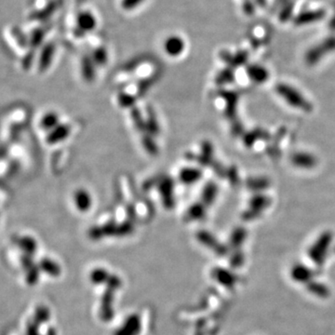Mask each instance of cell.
<instances>
[{
    "label": "cell",
    "instance_id": "obj_1",
    "mask_svg": "<svg viewBox=\"0 0 335 335\" xmlns=\"http://www.w3.org/2000/svg\"><path fill=\"white\" fill-rule=\"evenodd\" d=\"M333 236L330 232H326L320 236L318 240L312 245L309 249V257L317 265H322L327 256L328 249L332 243Z\"/></svg>",
    "mask_w": 335,
    "mask_h": 335
},
{
    "label": "cell",
    "instance_id": "obj_2",
    "mask_svg": "<svg viewBox=\"0 0 335 335\" xmlns=\"http://www.w3.org/2000/svg\"><path fill=\"white\" fill-rule=\"evenodd\" d=\"M278 93L281 95V98L287 101L290 106L298 109H310L309 102L294 88L287 85H280L278 87Z\"/></svg>",
    "mask_w": 335,
    "mask_h": 335
},
{
    "label": "cell",
    "instance_id": "obj_3",
    "mask_svg": "<svg viewBox=\"0 0 335 335\" xmlns=\"http://www.w3.org/2000/svg\"><path fill=\"white\" fill-rule=\"evenodd\" d=\"M158 191L161 195L164 207L168 210H171L174 206V198H173V188L174 183L171 178L165 177L159 181Z\"/></svg>",
    "mask_w": 335,
    "mask_h": 335
},
{
    "label": "cell",
    "instance_id": "obj_4",
    "mask_svg": "<svg viewBox=\"0 0 335 335\" xmlns=\"http://www.w3.org/2000/svg\"><path fill=\"white\" fill-rule=\"evenodd\" d=\"M185 41L178 36H172L165 41L164 48L166 53L172 57H177L185 50Z\"/></svg>",
    "mask_w": 335,
    "mask_h": 335
},
{
    "label": "cell",
    "instance_id": "obj_5",
    "mask_svg": "<svg viewBox=\"0 0 335 335\" xmlns=\"http://www.w3.org/2000/svg\"><path fill=\"white\" fill-rule=\"evenodd\" d=\"M75 203L79 211L86 212L89 211L93 205V199L91 195L84 189H78L75 193Z\"/></svg>",
    "mask_w": 335,
    "mask_h": 335
},
{
    "label": "cell",
    "instance_id": "obj_6",
    "mask_svg": "<svg viewBox=\"0 0 335 335\" xmlns=\"http://www.w3.org/2000/svg\"><path fill=\"white\" fill-rule=\"evenodd\" d=\"M291 161L293 165L302 169H311L317 164L316 157L308 153H297L291 157Z\"/></svg>",
    "mask_w": 335,
    "mask_h": 335
},
{
    "label": "cell",
    "instance_id": "obj_7",
    "mask_svg": "<svg viewBox=\"0 0 335 335\" xmlns=\"http://www.w3.org/2000/svg\"><path fill=\"white\" fill-rule=\"evenodd\" d=\"M291 278L300 283H307L310 282L312 278V271L304 265H295L291 269Z\"/></svg>",
    "mask_w": 335,
    "mask_h": 335
},
{
    "label": "cell",
    "instance_id": "obj_8",
    "mask_svg": "<svg viewBox=\"0 0 335 335\" xmlns=\"http://www.w3.org/2000/svg\"><path fill=\"white\" fill-rule=\"evenodd\" d=\"M78 24L81 31H92L96 26V19L92 12L83 11L78 16Z\"/></svg>",
    "mask_w": 335,
    "mask_h": 335
},
{
    "label": "cell",
    "instance_id": "obj_9",
    "mask_svg": "<svg viewBox=\"0 0 335 335\" xmlns=\"http://www.w3.org/2000/svg\"><path fill=\"white\" fill-rule=\"evenodd\" d=\"M180 180L187 185L194 184L202 177V172L195 168H184L179 174Z\"/></svg>",
    "mask_w": 335,
    "mask_h": 335
},
{
    "label": "cell",
    "instance_id": "obj_10",
    "mask_svg": "<svg viewBox=\"0 0 335 335\" xmlns=\"http://www.w3.org/2000/svg\"><path fill=\"white\" fill-rule=\"evenodd\" d=\"M217 186L213 183H209L207 184L202 192V203L204 205L210 206L212 203L214 202L216 195H217Z\"/></svg>",
    "mask_w": 335,
    "mask_h": 335
},
{
    "label": "cell",
    "instance_id": "obj_11",
    "mask_svg": "<svg viewBox=\"0 0 335 335\" xmlns=\"http://www.w3.org/2000/svg\"><path fill=\"white\" fill-rule=\"evenodd\" d=\"M206 214L205 205L202 202L195 203L191 205L187 212L188 220H200Z\"/></svg>",
    "mask_w": 335,
    "mask_h": 335
},
{
    "label": "cell",
    "instance_id": "obj_12",
    "mask_svg": "<svg viewBox=\"0 0 335 335\" xmlns=\"http://www.w3.org/2000/svg\"><path fill=\"white\" fill-rule=\"evenodd\" d=\"M70 133V126L69 125H60L54 130V132L51 133L49 136L48 141L50 143H58L64 140Z\"/></svg>",
    "mask_w": 335,
    "mask_h": 335
},
{
    "label": "cell",
    "instance_id": "obj_13",
    "mask_svg": "<svg viewBox=\"0 0 335 335\" xmlns=\"http://www.w3.org/2000/svg\"><path fill=\"white\" fill-rule=\"evenodd\" d=\"M214 276L217 279V281L221 282V284L227 286V287L233 286L235 282H236V278H235L234 275L230 273L227 270H225V269H216L214 271Z\"/></svg>",
    "mask_w": 335,
    "mask_h": 335
},
{
    "label": "cell",
    "instance_id": "obj_14",
    "mask_svg": "<svg viewBox=\"0 0 335 335\" xmlns=\"http://www.w3.org/2000/svg\"><path fill=\"white\" fill-rule=\"evenodd\" d=\"M212 153H213V148H212L211 143L209 142L202 143V153L197 157L198 162L204 166L210 165L212 160Z\"/></svg>",
    "mask_w": 335,
    "mask_h": 335
},
{
    "label": "cell",
    "instance_id": "obj_15",
    "mask_svg": "<svg viewBox=\"0 0 335 335\" xmlns=\"http://www.w3.org/2000/svg\"><path fill=\"white\" fill-rule=\"evenodd\" d=\"M131 115H132V118H133L135 128L141 133H145L146 132V121L142 116L140 110L136 107H133Z\"/></svg>",
    "mask_w": 335,
    "mask_h": 335
},
{
    "label": "cell",
    "instance_id": "obj_16",
    "mask_svg": "<svg viewBox=\"0 0 335 335\" xmlns=\"http://www.w3.org/2000/svg\"><path fill=\"white\" fill-rule=\"evenodd\" d=\"M146 132L151 136H156L159 133V126L157 123L155 113L153 111H148V116L146 118Z\"/></svg>",
    "mask_w": 335,
    "mask_h": 335
},
{
    "label": "cell",
    "instance_id": "obj_17",
    "mask_svg": "<svg viewBox=\"0 0 335 335\" xmlns=\"http://www.w3.org/2000/svg\"><path fill=\"white\" fill-rule=\"evenodd\" d=\"M197 238L200 241L204 243L205 245H208V247H211V248H214L215 249H217L220 252H222L220 249H224V248L219 245L218 242L215 240V239L211 236V234L205 232V231H200L198 234H197ZM225 250V249H224Z\"/></svg>",
    "mask_w": 335,
    "mask_h": 335
},
{
    "label": "cell",
    "instance_id": "obj_18",
    "mask_svg": "<svg viewBox=\"0 0 335 335\" xmlns=\"http://www.w3.org/2000/svg\"><path fill=\"white\" fill-rule=\"evenodd\" d=\"M139 331V320L136 317L130 319L128 323L125 324L123 329L118 333L117 335H132L136 334Z\"/></svg>",
    "mask_w": 335,
    "mask_h": 335
},
{
    "label": "cell",
    "instance_id": "obj_19",
    "mask_svg": "<svg viewBox=\"0 0 335 335\" xmlns=\"http://www.w3.org/2000/svg\"><path fill=\"white\" fill-rule=\"evenodd\" d=\"M143 145L144 149L147 151L150 155L152 156H156L158 153V147L156 145L155 141L153 139V136H151L148 133L144 134L143 136Z\"/></svg>",
    "mask_w": 335,
    "mask_h": 335
},
{
    "label": "cell",
    "instance_id": "obj_20",
    "mask_svg": "<svg viewBox=\"0 0 335 335\" xmlns=\"http://www.w3.org/2000/svg\"><path fill=\"white\" fill-rule=\"evenodd\" d=\"M307 288L310 292L318 296L326 297L329 294V289L327 287L318 282H309Z\"/></svg>",
    "mask_w": 335,
    "mask_h": 335
},
{
    "label": "cell",
    "instance_id": "obj_21",
    "mask_svg": "<svg viewBox=\"0 0 335 335\" xmlns=\"http://www.w3.org/2000/svg\"><path fill=\"white\" fill-rule=\"evenodd\" d=\"M82 75L87 81H92L94 78V63L89 58H86V59L83 60Z\"/></svg>",
    "mask_w": 335,
    "mask_h": 335
},
{
    "label": "cell",
    "instance_id": "obj_22",
    "mask_svg": "<svg viewBox=\"0 0 335 335\" xmlns=\"http://www.w3.org/2000/svg\"><path fill=\"white\" fill-rule=\"evenodd\" d=\"M117 100H118V103L120 104V106L125 107V108L126 107H132L136 102L135 97H133L130 94H125V93L118 94Z\"/></svg>",
    "mask_w": 335,
    "mask_h": 335
},
{
    "label": "cell",
    "instance_id": "obj_23",
    "mask_svg": "<svg viewBox=\"0 0 335 335\" xmlns=\"http://www.w3.org/2000/svg\"><path fill=\"white\" fill-rule=\"evenodd\" d=\"M245 236H246V232H245L244 229H242V228L236 229L232 234V237H231V244L234 247L239 246L242 242L244 241Z\"/></svg>",
    "mask_w": 335,
    "mask_h": 335
},
{
    "label": "cell",
    "instance_id": "obj_24",
    "mask_svg": "<svg viewBox=\"0 0 335 335\" xmlns=\"http://www.w3.org/2000/svg\"><path fill=\"white\" fill-rule=\"evenodd\" d=\"M268 204L267 202V198L263 196V195H257L255 196L254 198H252L251 202H250V207H251V210H261V209H264L265 206Z\"/></svg>",
    "mask_w": 335,
    "mask_h": 335
},
{
    "label": "cell",
    "instance_id": "obj_25",
    "mask_svg": "<svg viewBox=\"0 0 335 335\" xmlns=\"http://www.w3.org/2000/svg\"><path fill=\"white\" fill-rule=\"evenodd\" d=\"M133 225L131 221H127L117 226L116 236H126L133 232Z\"/></svg>",
    "mask_w": 335,
    "mask_h": 335
},
{
    "label": "cell",
    "instance_id": "obj_26",
    "mask_svg": "<svg viewBox=\"0 0 335 335\" xmlns=\"http://www.w3.org/2000/svg\"><path fill=\"white\" fill-rule=\"evenodd\" d=\"M107 61V54L105 52V50L103 49H99L96 52H94V62L99 65H102L104 64Z\"/></svg>",
    "mask_w": 335,
    "mask_h": 335
},
{
    "label": "cell",
    "instance_id": "obj_27",
    "mask_svg": "<svg viewBox=\"0 0 335 335\" xmlns=\"http://www.w3.org/2000/svg\"><path fill=\"white\" fill-rule=\"evenodd\" d=\"M249 74H250V77L252 78V79L259 81V82L263 81L266 78L265 72L262 69H252V71Z\"/></svg>",
    "mask_w": 335,
    "mask_h": 335
},
{
    "label": "cell",
    "instance_id": "obj_28",
    "mask_svg": "<svg viewBox=\"0 0 335 335\" xmlns=\"http://www.w3.org/2000/svg\"><path fill=\"white\" fill-rule=\"evenodd\" d=\"M57 121L58 119L54 114L48 115L46 118L44 119V126H46L47 128H53L55 125L57 124Z\"/></svg>",
    "mask_w": 335,
    "mask_h": 335
},
{
    "label": "cell",
    "instance_id": "obj_29",
    "mask_svg": "<svg viewBox=\"0 0 335 335\" xmlns=\"http://www.w3.org/2000/svg\"><path fill=\"white\" fill-rule=\"evenodd\" d=\"M143 0H123L122 6L125 9H132L139 5Z\"/></svg>",
    "mask_w": 335,
    "mask_h": 335
},
{
    "label": "cell",
    "instance_id": "obj_30",
    "mask_svg": "<svg viewBox=\"0 0 335 335\" xmlns=\"http://www.w3.org/2000/svg\"><path fill=\"white\" fill-rule=\"evenodd\" d=\"M90 236H91L93 239H99L100 238H101V237L103 236L101 227H97V226H95L94 228H92L91 231H90Z\"/></svg>",
    "mask_w": 335,
    "mask_h": 335
},
{
    "label": "cell",
    "instance_id": "obj_31",
    "mask_svg": "<svg viewBox=\"0 0 335 335\" xmlns=\"http://www.w3.org/2000/svg\"><path fill=\"white\" fill-rule=\"evenodd\" d=\"M127 211H128V214H129V216H130L131 218H134V217H135V209H134L133 206L130 205V206L128 207Z\"/></svg>",
    "mask_w": 335,
    "mask_h": 335
}]
</instances>
